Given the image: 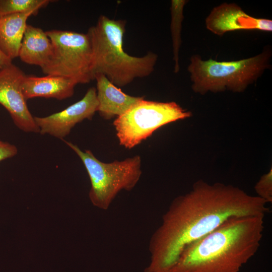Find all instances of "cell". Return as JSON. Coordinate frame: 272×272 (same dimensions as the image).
Segmentation results:
<instances>
[{
	"instance_id": "cell-7",
	"label": "cell",
	"mask_w": 272,
	"mask_h": 272,
	"mask_svg": "<svg viewBox=\"0 0 272 272\" xmlns=\"http://www.w3.org/2000/svg\"><path fill=\"white\" fill-rule=\"evenodd\" d=\"M45 32L53 51L49 61L41 68L44 74L65 77L76 84L94 80L92 45L87 33L61 30Z\"/></svg>"
},
{
	"instance_id": "cell-3",
	"label": "cell",
	"mask_w": 272,
	"mask_h": 272,
	"mask_svg": "<svg viewBox=\"0 0 272 272\" xmlns=\"http://www.w3.org/2000/svg\"><path fill=\"white\" fill-rule=\"evenodd\" d=\"M126 22L101 15L88 30L92 48V72L105 75L117 87H123L138 78L149 76L158 55L151 51L141 57L131 56L123 49Z\"/></svg>"
},
{
	"instance_id": "cell-19",
	"label": "cell",
	"mask_w": 272,
	"mask_h": 272,
	"mask_svg": "<svg viewBox=\"0 0 272 272\" xmlns=\"http://www.w3.org/2000/svg\"><path fill=\"white\" fill-rule=\"evenodd\" d=\"M12 60L10 59L0 50V70L12 63Z\"/></svg>"
},
{
	"instance_id": "cell-9",
	"label": "cell",
	"mask_w": 272,
	"mask_h": 272,
	"mask_svg": "<svg viewBox=\"0 0 272 272\" xmlns=\"http://www.w3.org/2000/svg\"><path fill=\"white\" fill-rule=\"evenodd\" d=\"M98 106L96 89L91 87L80 100L63 110L44 117L34 116V120L40 134L63 140L77 123L85 119L91 120L97 112Z\"/></svg>"
},
{
	"instance_id": "cell-15",
	"label": "cell",
	"mask_w": 272,
	"mask_h": 272,
	"mask_svg": "<svg viewBox=\"0 0 272 272\" xmlns=\"http://www.w3.org/2000/svg\"><path fill=\"white\" fill-rule=\"evenodd\" d=\"M187 1L185 0H172L171 5V32L172 40L174 72L179 71V51L181 44V32L182 22L183 20V8Z\"/></svg>"
},
{
	"instance_id": "cell-14",
	"label": "cell",
	"mask_w": 272,
	"mask_h": 272,
	"mask_svg": "<svg viewBox=\"0 0 272 272\" xmlns=\"http://www.w3.org/2000/svg\"><path fill=\"white\" fill-rule=\"evenodd\" d=\"M35 15L29 12L0 18V50L11 60L18 57L28 18Z\"/></svg>"
},
{
	"instance_id": "cell-11",
	"label": "cell",
	"mask_w": 272,
	"mask_h": 272,
	"mask_svg": "<svg viewBox=\"0 0 272 272\" xmlns=\"http://www.w3.org/2000/svg\"><path fill=\"white\" fill-rule=\"evenodd\" d=\"M94 79L97 86V112L105 119L117 117L144 98L125 94L102 74H96Z\"/></svg>"
},
{
	"instance_id": "cell-1",
	"label": "cell",
	"mask_w": 272,
	"mask_h": 272,
	"mask_svg": "<svg viewBox=\"0 0 272 272\" xmlns=\"http://www.w3.org/2000/svg\"><path fill=\"white\" fill-rule=\"evenodd\" d=\"M266 202L239 188L199 180L176 197L162 217L149 244L150 261L144 272H169L183 250L233 217L263 216Z\"/></svg>"
},
{
	"instance_id": "cell-2",
	"label": "cell",
	"mask_w": 272,
	"mask_h": 272,
	"mask_svg": "<svg viewBox=\"0 0 272 272\" xmlns=\"http://www.w3.org/2000/svg\"><path fill=\"white\" fill-rule=\"evenodd\" d=\"M264 217L228 219L188 245L169 272H239L260 247Z\"/></svg>"
},
{
	"instance_id": "cell-8",
	"label": "cell",
	"mask_w": 272,
	"mask_h": 272,
	"mask_svg": "<svg viewBox=\"0 0 272 272\" xmlns=\"http://www.w3.org/2000/svg\"><path fill=\"white\" fill-rule=\"evenodd\" d=\"M25 74L12 63L0 70V104L9 113L14 123L26 132H39L22 91Z\"/></svg>"
},
{
	"instance_id": "cell-4",
	"label": "cell",
	"mask_w": 272,
	"mask_h": 272,
	"mask_svg": "<svg viewBox=\"0 0 272 272\" xmlns=\"http://www.w3.org/2000/svg\"><path fill=\"white\" fill-rule=\"evenodd\" d=\"M271 54L265 47L258 54L235 61L203 60L198 54L193 55L187 67L192 90L201 95L226 90L242 92L270 68Z\"/></svg>"
},
{
	"instance_id": "cell-13",
	"label": "cell",
	"mask_w": 272,
	"mask_h": 272,
	"mask_svg": "<svg viewBox=\"0 0 272 272\" xmlns=\"http://www.w3.org/2000/svg\"><path fill=\"white\" fill-rule=\"evenodd\" d=\"M52 51V44L46 32L27 24L18 54L21 60L41 69L49 61Z\"/></svg>"
},
{
	"instance_id": "cell-18",
	"label": "cell",
	"mask_w": 272,
	"mask_h": 272,
	"mask_svg": "<svg viewBox=\"0 0 272 272\" xmlns=\"http://www.w3.org/2000/svg\"><path fill=\"white\" fill-rule=\"evenodd\" d=\"M18 149L16 146L0 140V162L16 156Z\"/></svg>"
},
{
	"instance_id": "cell-10",
	"label": "cell",
	"mask_w": 272,
	"mask_h": 272,
	"mask_svg": "<svg viewBox=\"0 0 272 272\" xmlns=\"http://www.w3.org/2000/svg\"><path fill=\"white\" fill-rule=\"evenodd\" d=\"M207 29L218 36L237 30L272 31V21L246 13L235 3H223L214 7L205 19Z\"/></svg>"
},
{
	"instance_id": "cell-17",
	"label": "cell",
	"mask_w": 272,
	"mask_h": 272,
	"mask_svg": "<svg viewBox=\"0 0 272 272\" xmlns=\"http://www.w3.org/2000/svg\"><path fill=\"white\" fill-rule=\"evenodd\" d=\"M254 189L258 197L267 203L272 202V171L262 175L255 185Z\"/></svg>"
},
{
	"instance_id": "cell-6",
	"label": "cell",
	"mask_w": 272,
	"mask_h": 272,
	"mask_svg": "<svg viewBox=\"0 0 272 272\" xmlns=\"http://www.w3.org/2000/svg\"><path fill=\"white\" fill-rule=\"evenodd\" d=\"M175 102L148 101L144 97L113 122L119 145L131 149L161 126L191 116Z\"/></svg>"
},
{
	"instance_id": "cell-5",
	"label": "cell",
	"mask_w": 272,
	"mask_h": 272,
	"mask_svg": "<svg viewBox=\"0 0 272 272\" xmlns=\"http://www.w3.org/2000/svg\"><path fill=\"white\" fill-rule=\"evenodd\" d=\"M63 141L83 162L91 182L90 199L100 209L107 210L118 193L131 190L139 181L142 174L140 156L105 163L90 150L82 151L76 145Z\"/></svg>"
},
{
	"instance_id": "cell-16",
	"label": "cell",
	"mask_w": 272,
	"mask_h": 272,
	"mask_svg": "<svg viewBox=\"0 0 272 272\" xmlns=\"http://www.w3.org/2000/svg\"><path fill=\"white\" fill-rule=\"evenodd\" d=\"M51 2L49 0H0V18L12 14L33 12L39 10Z\"/></svg>"
},
{
	"instance_id": "cell-12",
	"label": "cell",
	"mask_w": 272,
	"mask_h": 272,
	"mask_svg": "<svg viewBox=\"0 0 272 272\" xmlns=\"http://www.w3.org/2000/svg\"><path fill=\"white\" fill-rule=\"evenodd\" d=\"M76 85L72 80L61 76L25 75L22 82V91L26 101L36 97L61 100L73 95Z\"/></svg>"
}]
</instances>
